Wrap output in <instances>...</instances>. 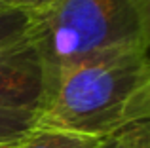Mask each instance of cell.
Here are the masks:
<instances>
[{
  "label": "cell",
  "mask_w": 150,
  "mask_h": 148,
  "mask_svg": "<svg viewBox=\"0 0 150 148\" xmlns=\"http://www.w3.org/2000/svg\"><path fill=\"white\" fill-rule=\"evenodd\" d=\"M17 4H23V6H27L30 10V8H36V6H42L44 2H48V0H15Z\"/></svg>",
  "instance_id": "8"
},
{
  "label": "cell",
  "mask_w": 150,
  "mask_h": 148,
  "mask_svg": "<svg viewBox=\"0 0 150 148\" xmlns=\"http://www.w3.org/2000/svg\"><path fill=\"white\" fill-rule=\"evenodd\" d=\"M103 148H150V123L141 122L105 139Z\"/></svg>",
  "instance_id": "7"
},
{
  "label": "cell",
  "mask_w": 150,
  "mask_h": 148,
  "mask_svg": "<svg viewBox=\"0 0 150 148\" xmlns=\"http://www.w3.org/2000/svg\"><path fill=\"white\" fill-rule=\"evenodd\" d=\"M11 2H15V0H11Z\"/></svg>",
  "instance_id": "11"
},
{
  "label": "cell",
  "mask_w": 150,
  "mask_h": 148,
  "mask_svg": "<svg viewBox=\"0 0 150 148\" xmlns=\"http://www.w3.org/2000/svg\"><path fill=\"white\" fill-rule=\"evenodd\" d=\"M27 38L46 74L57 78L93 57L150 46V0H48L30 8Z\"/></svg>",
  "instance_id": "2"
},
{
  "label": "cell",
  "mask_w": 150,
  "mask_h": 148,
  "mask_svg": "<svg viewBox=\"0 0 150 148\" xmlns=\"http://www.w3.org/2000/svg\"><path fill=\"white\" fill-rule=\"evenodd\" d=\"M17 146H19V144H17ZM17 146H15V148H17Z\"/></svg>",
  "instance_id": "12"
},
{
  "label": "cell",
  "mask_w": 150,
  "mask_h": 148,
  "mask_svg": "<svg viewBox=\"0 0 150 148\" xmlns=\"http://www.w3.org/2000/svg\"><path fill=\"white\" fill-rule=\"evenodd\" d=\"M46 101V74L30 40L0 51V108L40 110Z\"/></svg>",
  "instance_id": "3"
},
{
  "label": "cell",
  "mask_w": 150,
  "mask_h": 148,
  "mask_svg": "<svg viewBox=\"0 0 150 148\" xmlns=\"http://www.w3.org/2000/svg\"><path fill=\"white\" fill-rule=\"evenodd\" d=\"M30 10L11 0H0V51L27 40Z\"/></svg>",
  "instance_id": "4"
},
{
  "label": "cell",
  "mask_w": 150,
  "mask_h": 148,
  "mask_svg": "<svg viewBox=\"0 0 150 148\" xmlns=\"http://www.w3.org/2000/svg\"><path fill=\"white\" fill-rule=\"evenodd\" d=\"M34 129H38V112L36 110L0 108V144L21 142Z\"/></svg>",
  "instance_id": "6"
},
{
  "label": "cell",
  "mask_w": 150,
  "mask_h": 148,
  "mask_svg": "<svg viewBox=\"0 0 150 148\" xmlns=\"http://www.w3.org/2000/svg\"><path fill=\"white\" fill-rule=\"evenodd\" d=\"M19 142H15V144H0V148H15Z\"/></svg>",
  "instance_id": "9"
},
{
  "label": "cell",
  "mask_w": 150,
  "mask_h": 148,
  "mask_svg": "<svg viewBox=\"0 0 150 148\" xmlns=\"http://www.w3.org/2000/svg\"><path fill=\"white\" fill-rule=\"evenodd\" d=\"M105 139L61 129H34L17 148H99Z\"/></svg>",
  "instance_id": "5"
},
{
  "label": "cell",
  "mask_w": 150,
  "mask_h": 148,
  "mask_svg": "<svg viewBox=\"0 0 150 148\" xmlns=\"http://www.w3.org/2000/svg\"><path fill=\"white\" fill-rule=\"evenodd\" d=\"M99 148H103V144H101V146H99Z\"/></svg>",
  "instance_id": "10"
},
{
  "label": "cell",
  "mask_w": 150,
  "mask_h": 148,
  "mask_svg": "<svg viewBox=\"0 0 150 148\" xmlns=\"http://www.w3.org/2000/svg\"><path fill=\"white\" fill-rule=\"evenodd\" d=\"M148 118V48H133L93 57L61 74L38 110V129L108 139Z\"/></svg>",
  "instance_id": "1"
}]
</instances>
